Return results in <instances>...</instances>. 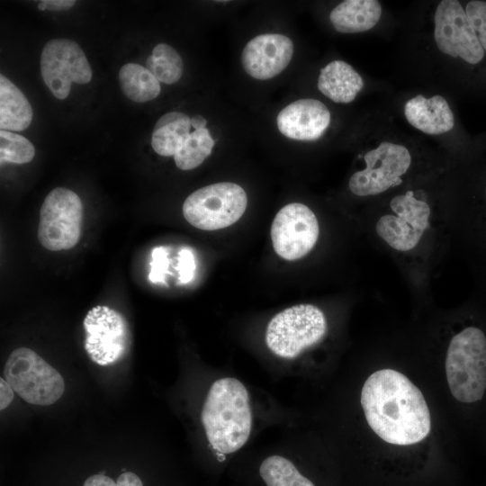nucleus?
<instances>
[{"mask_svg":"<svg viewBox=\"0 0 486 486\" xmlns=\"http://www.w3.org/2000/svg\"><path fill=\"white\" fill-rule=\"evenodd\" d=\"M363 87L362 76L343 60H333L326 65L318 78L319 90L338 104L351 103Z\"/></svg>","mask_w":486,"mask_h":486,"instance_id":"nucleus-17","label":"nucleus"},{"mask_svg":"<svg viewBox=\"0 0 486 486\" xmlns=\"http://www.w3.org/2000/svg\"><path fill=\"white\" fill-rule=\"evenodd\" d=\"M404 115L411 126L429 135L446 133L454 125L453 112L439 94L430 98L420 94L412 97L404 105Z\"/></svg>","mask_w":486,"mask_h":486,"instance_id":"nucleus-16","label":"nucleus"},{"mask_svg":"<svg viewBox=\"0 0 486 486\" xmlns=\"http://www.w3.org/2000/svg\"><path fill=\"white\" fill-rule=\"evenodd\" d=\"M207 121L202 115H194L191 118V125L194 130L206 128Z\"/></svg>","mask_w":486,"mask_h":486,"instance_id":"nucleus-32","label":"nucleus"},{"mask_svg":"<svg viewBox=\"0 0 486 486\" xmlns=\"http://www.w3.org/2000/svg\"><path fill=\"white\" fill-rule=\"evenodd\" d=\"M434 38L437 49L453 58L475 65L484 57L476 32L457 0H442L434 15Z\"/></svg>","mask_w":486,"mask_h":486,"instance_id":"nucleus-12","label":"nucleus"},{"mask_svg":"<svg viewBox=\"0 0 486 486\" xmlns=\"http://www.w3.org/2000/svg\"><path fill=\"white\" fill-rule=\"evenodd\" d=\"M259 475L266 486H315L292 461L279 454L269 455L261 462Z\"/></svg>","mask_w":486,"mask_h":486,"instance_id":"nucleus-22","label":"nucleus"},{"mask_svg":"<svg viewBox=\"0 0 486 486\" xmlns=\"http://www.w3.org/2000/svg\"><path fill=\"white\" fill-rule=\"evenodd\" d=\"M14 389L4 378H0V410L6 409L14 399Z\"/></svg>","mask_w":486,"mask_h":486,"instance_id":"nucleus-29","label":"nucleus"},{"mask_svg":"<svg viewBox=\"0 0 486 486\" xmlns=\"http://www.w3.org/2000/svg\"><path fill=\"white\" fill-rule=\"evenodd\" d=\"M4 377L21 398L34 405H51L65 391L61 374L27 347L11 352L4 364Z\"/></svg>","mask_w":486,"mask_h":486,"instance_id":"nucleus-5","label":"nucleus"},{"mask_svg":"<svg viewBox=\"0 0 486 486\" xmlns=\"http://www.w3.org/2000/svg\"><path fill=\"white\" fill-rule=\"evenodd\" d=\"M191 118L181 112L165 113L156 122L151 146L164 157L175 156L191 133Z\"/></svg>","mask_w":486,"mask_h":486,"instance_id":"nucleus-20","label":"nucleus"},{"mask_svg":"<svg viewBox=\"0 0 486 486\" xmlns=\"http://www.w3.org/2000/svg\"><path fill=\"white\" fill-rule=\"evenodd\" d=\"M85 349L90 359L99 365H109L120 360L128 351L130 332L125 318L107 306L91 309L85 320Z\"/></svg>","mask_w":486,"mask_h":486,"instance_id":"nucleus-10","label":"nucleus"},{"mask_svg":"<svg viewBox=\"0 0 486 486\" xmlns=\"http://www.w3.org/2000/svg\"><path fill=\"white\" fill-rule=\"evenodd\" d=\"M382 15V6L376 0H346L329 14L334 29L341 33L364 32L374 28Z\"/></svg>","mask_w":486,"mask_h":486,"instance_id":"nucleus-18","label":"nucleus"},{"mask_svg":"<svg viewBox=\"0 0 486 486\" xmlns=\"http://www.w3.org/2000/svg\"><path fill=\"white\" fill-rule=\"evenodd\" d=\"M119 81L123 94L131 101L145 103L160 93L159 81L143 66L127 63L119 71Z\"/></svg>","mask_w":486,"mask_h":486,"instance_id":"nucleus-21","label":"nucleus"},{"mask_svg":"<svg viewBox=\"0 0 486 486\" xmlns=\"http://www.w3.org/2000/svg\"><path fill=\"white\" fill-rule=\"evenodd\" d=\"M360 402L372 430L389 444H417L430 432V412L422 392L398 371L372 374L363 385Z\"/></svg>","mask_w":486,"mask_h":486,"instance_id":"nucleus-1","label":"nucleus"},{"mask_svg":"<svg viewBox=\"0 0 486 486\" xmlns=\"http://www.w3.org/2000/svg\"><path fill=\"white\" fill-rule=\"evenodd\" d=\"M327 330V320L320 308L299 304L283 310L270 320L265 339L274 356L293 359L319 343Z\"/></svg>","mask_w":486,"mask_h":486,"instance_id":"nucleus-4","label":"nucleus"},{"mask_svg":"<svg viewBox=\"0 0 486 486\" xmlns=\"http://www.w3.org/2000/svg\"><path fill=\"white\" fill-rule=\"evenodd\" d=\"M364 159L365 167L355 172L348 182L350 191L360 197L378 195L400 184L411 165L410 150L390 141L368 150Z\"/></svg>","mask_w":486,"mask_h":486,"instance_id":"nucleus-9","label":"nucleus"},{"mask_svg":"<svg viewBox=\"0 0 486 486\" xmlns=\"http://www.w3.org/2000/svg\"><path fill=\"white\" fill-rule=\"evenodd\" d=\"M214 144L207 128L194 130L174 156L176 166L182 170L199 166L211 155Z\"/></svg>","mask_w":486,"mask_h":486,"instance_id":"nucleus-24","label":"nucleus"},{"mask_svg":"<svg viewBox=\"0 0 486 486\" xmlns=\"http://www.w3.org/2000/svg\"><path fill=\"white\" fill-rule=\"evenodd\" d=\"M431 207L413 191L397 194L390 202V212L374 224L376 235L391 249L408 253L418 248L430 226Z\"/></svg>","mask_w":486,"mask_h":486,"instance_id":"nucleus-7","label":"nucleus"},{"mask_svg":"<svg viewBox=\"0 0 486 486\" xmlns=\"http://www.w3.org/2000/svg\"><path fill=\"white\" fill-rule=\"evenodd\" d=\"M167 250L164 247H157L152 250L151 269L148 279L152 283L163 282L167 273L168 257Z\"/></svg>","mask_w":486,"mask_h":486,"instance_id":"nucleus-27","label":"nucleus"},{"mask_svg":"<svg viewBox=\"0 0 486 486\" xmlns=\"http://www.w3.org/2000/svg\"><path fill=\"white\" fill-rule=\"evenodd\" d=\"M177 271L179 274L178 279L182 284L189 283L195 271L194 256L189 248H182L178 252L177 257Z\"/></svg>","mask_w":486,"mask_h":486,"instance_id":"nucleus-28","label":"nucleus"},{"mask_svg":"<svg viewBox=\"0 0 486 486\" xmlns=\"http://www.w3.org/2000/svg\"><path fill=\"white\" fill-rule=\"evenodd\" d=\"M83 486H116V482L104 474H94L86 480Z\"/></svg>","mask_w":486,"mask_h":486,"instance_id":"nucleus-30","label":"nucleus"},{"mask_svg":"<svg viewBox=\"0 0 486 486\" xmlns=\"http://www.w3.org/2000/svg\"><path fill=\"white\" fill-rule=\"evenodd\" d=\"M40 72L52 94L63 100L68 97L71 84H87L92 69L80 46L68 39L48 41L40 55Z\"/></svg>","mask_w":486,"mask_h":486,"instance_id":"nucleus-11","label":"nucleus"},{"mask_svg":"<svg viewBox=\"0 0 486 486\" xmlns=\"http://www.w3.org/2000/svg\"><path fill=\"white\" fill-rule=\"evenodd\" d=\"M146 64L147 68L159 82L167 85L176 83L184 71L182 58L173 47L166 43L154 47Z\"/></svg>","mask_w":486,"mask_h":486,"instance_id":"nucleus-23","label":"nucleus"},{"mask_svg":"<svg viewBox=\"0 0 486 486\" xmlns=\"http://www.w3.org/2000/svg\"><path fill=\"white\" fill-rule=\"evenodd\" d=\"M38 8H39L40 10H41V11H44V10L47 9V6H46V4H45L42 1H40V2L38 4Z\"/></svg>","mask_w":486,"mask_h":486,"instance_id":"nucleus-33","label":"nucleus"},{"mask_svg":"<svg viewBox=\"0 0 486 486\" xmlns=\"http://www.w3.org/2000/svg\"><path fill=\"white\" fill-rule=\"evenodd\" d=\"M446 374L453 397L466 405L486 398V332L469 325L449 341L446 356Z\"/></svg>","mask_w":486,"mask_h":486,"instance_id":"nucleus-3","label":"nucleus"},{"mask_svg":"<svg viewBox=\"0 0 486 486\" xmlns=\"http://www.w3.org/2000/svg\"><path fill=\"white\" fill-rule=\"evenodd\" d=\"M249 392L238 379L225 376L213 382L201 410V422L208 443L219 455L240 450L253 428Z\"/></svg>","mask_w":486,"mask_h":486,"instance_id":"nucleus-2","label":"nucleus"},{"mask_svg":"<svg viewBox=\"0 0 486 486\" xmlns=\"http://www.w3.org/2000/svg\"><path fill=\"white\" fill-rule=\"evenodd\" d=\"M32 120V106L16 86L4 75L0 76V128L8 131H22Z\"/></svg>","mask_w":486,"mask_h":486,"instance_id":"nucleus-19","label":"nucleus"},{"mask_svg":"<svg viewBox=\"0 0 486 486\" xmlns=\"http://www.w3.org/2000/svg\"><path fill=\"white\" fill-rule=\"evenodd\" d=\"M247 205L248 196L240 185L216 183L192 193L184 202L183 215L199 230H217L237 222Z\"/></svg>","mask_w":486,"mask_h":486,"instance_id":"nucleus-6","label":"nucleus"},{"mask_svg":"<svg viewBox=\"0 0 486 486\" xmlns=\"http://www.w3.org/2000/svg\"><path fill=\"white\" fill-rule=\"evenodd\" d=\"M276 122L285 137L311 141L320 139L329 126L330 112L320 101L303 98L285 106L278 113Z\"/></svg>","mask_w":486,"mask_h":486,"instance_id":"nucleus-15","label":"nucleus"},{"mask_svg":"<svg viewBox=\"0 0 486 486\" xmlns=\"http://www.w3.org/2000/svg\"><path fill=\"white\" fill-rule=\"evenodd\" d=\"M42 2L46 4L47 8L57 10L68 9L76 3L74 0H45Z\"/></svg>","mask_w":486,"mask_h":486,"instance_id":"nucleus-31","label":"nucleus"},{"mask_svg":"<svg viewBox=\"0 0 486 486\" xmlns=\"http://www.w3.org/2000/svg\"><path fill=\"white\" fill-rule=\"evenodd\" d=\"M270 233L275 253L285 260L293 261L314 248L320 226L315 213L307 205L292 202L276 213Z\"/></svg>","mask_w":486,"mask_h":486,"instance_id":"nucleus-13","label":"nucleus"},{"mask_svg":"<svg viewBox=\"0 0 486 486\" xmlns=\"http://www.w3.org/2000/svg\"><path fill=\"white\" fill-rule=\"evenodd\" d=\"M83 204L73 191L58 187L49 193L40 211L38 239L51 251L75 247L81 236Z\"/></svg>","mask_w":486,"mask_h":486,"instance_id":"nucleus-8","label":"nucleus"},{"mask_svg":"<svg viewBox=\"0 0 486 486\" xmlns=\"http://www.w3.org/2000/svg\"><path fill=\"white\" fill-rule=\"evenodd\" d=\"M35 149L25 137L8 130L0 131L1 163L25 164L32 160Z\"/></svg>","mask_w":486,"mask_h":486,"instance_id":"nucleus-25","label":"nucleus"},{"mask_svg":"<svg viewBox=\"0 0 486 486\" xmlns=\"http://www.w3.org/2000/svg\"><path fill=\"white\" fill-rule=\"evenodd\" d=\"M292 54L293 43L290 38L278 33H265L246 44L241 62L248 75L258 80H267L286 68Z\"/></svg>","mask_w":486,"mask_h":486,"instance_id":"nucleus-14","label":"nucleus"},{"mask_svg":"<svg viewBox=\"0 0 486 486\" xmlns=\"http://www.w3.org/2000/svg\"><path fill=\"white\" fill-rule=\"evenodd\" d=\"M465 12L483 50L486 51V1L468 2Z\"/></svg>","mask_w":486,"mask_h":486,"instance_id":"nucleus-26","label":"nucleus"}]
</instances>
